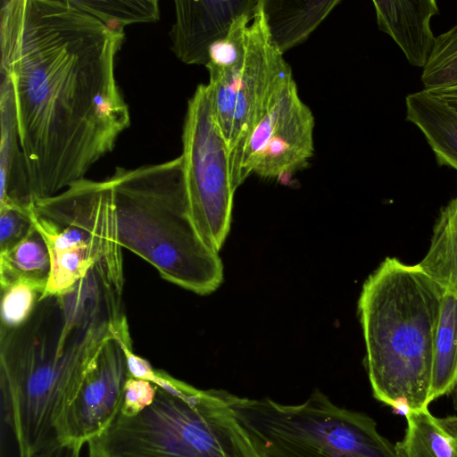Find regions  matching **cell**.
<instances>
[{"instance_id": "8", "label": "cell", "mask_w": 457, "mask_h": 457, "mask_svg": "<svg viewBox=\"0 0 457 457\" xmlns=\"http://www.w3.org/2000/svg\"><path fill=\"white\" fill-rule=\"evenodd\" d=\"M183 172L194 224L215 252L230 228L234 186L228 143L216 120L208 84L188 100L183 133Z\"/></svg>"}, {"instance_id": "17", "label": "cell", "mask_w": 457, "mask_h": 457, "mask_svg": "<svg viewBox=\"0 0 457 457\" xmlns=\"http://www.w3.org/2000/svg\"><path fill=\"white\" fill-rule=\"evenodd\" d=\"M339 0H263L274 45L284 54L305 41Z\"/></svg>"}, {"instance_id": "23", "label": "cell", "mask_w": 457, "mask_h": 457, "mask_svg": "<svg viewBox=\"0 0 457 457\" xmlns=\"http://www.w3.org/2000/svg\"><path fill=\"white\" fill-rule=\"evenodd\" d=\"M421 82L428 92L457 86V24L436 37Z\"/></svg>"}, {"instance_id": "15", "label": "cell", "mask_w": 457, "mask_h": 457, "mask_svg": "<svg viewBox=\"0 0 457 457\" xmlns=\"http://www.w3.org/2000/svg\"><path fill=\"white\" fill-rule=\"evenodd\" d=\"M0 206L15 204L29 206L28 176L20 145L12 86L1 75L0 84Z\"/></svg>"}, {"instance_id": "3", "label": "cell", "mask_w": 457, "mask_h": 457, "mask_svg": "<svg viewBox=\"0 0 457 457\" xmlns=\"http://www.w3.org/2000/svg\"><path fill=\"white\" fill-rule=\"evenodd\" d=\"M445 290L420 267L386 257L358 302L372 395L396 413L428 408Z\"/></svg>"}, {"instance_id": "14", "label": "cell", "mask_w": 457, "mask_h": 457, "mask_svg": "<svg viewBox=\"0 0 457 457\" xmlns=\"http://www.w3.org/2000/svg\"><path fill=\"white\" fill-rule=\"evenodd\" d=\"M379 29L389 35L409 63L424 68L435 46L430 21L439 13L435 0L373 1Z\"/></svg>"}, {"instance_id": "25", "label": "cell", "mask_w": 457, "mask_h": 457, "mask_svg": "<svg viewBox=\"0 0 457 457\" xmlns=\"http://www.w3.org/2000/svg\"><path fill=\"white\" fill-rule=\"evenodd\" d=\"M256 8L237 17L228 34L211 46L209 62L205 66L208 71H228L238 67L244 62L248 27Z\"/></svg>"}, {"instance_id": "9", "label": "cell", "mask_w": 457, "mask_h": 457, "mask_svg": "<svg viewBox=\"0 0 457 457\" xmlns=\"http://www.w3.org/2000/svg\"><path fill=\"white\" fill-rule=\"evenodd\" d=\"M314 117L293 76L274 96L246 144L242 178L279 179L303 169L313 154Z\"/></svg>"}, {"instance_id": "24", "label": "cell", "mask_w": 457, "mask_h": 457, "mask_svg": "<svg viewBox=\"0 0 457 457\" xmlns=\"http://www.w3.org/2000/svg\"><path fill=\"white\" fill-rule=\"evenodd\" d=\"M46 287L44 283L18 279L1 288V326L16 328L23 325L37 307Z\"/></svg>"}, {"instance_id": "13", "label": "cell", "mask_w": 457, "mask_h": 457, "mask_svg": "<svg viewBox=\"0 0 457 457\" xmlns=\"http://www.w3.org/2000/svg\"><path fill=\"white\" fill-rule=\"evenodd\" d=\"M29 215L50 256L49 277L41 299L70 293L96 270L97 257L90 238L78 228L62 226L37 215L33 208Z\"/></svg>"}, {"instance_id": "5", "label": "cell", "mask_w": 457, "mask_h": 457, "mask_svg": "<svg viewBox=\"0 0 457 457\" xmlns=\"http://www.w3.org/2000/svg\"><path fill=\"white\" fill-rule=\"evenodd\" d=\"M151 405L120 411L87 442V457H262L221 389H199L155 370Z\"/></svg>"}, {"instance_id": "26", "label": "cell", "mask_w": 457, "mask_h": 457, "mask_svg": "<svg viewBox=\"0 0 457 457\" xmlns=\"http://www.w3.org/2000/svg\"><path fill=\"white\" fill-rule=\"evenodd\" d=\"M30 205L9 204L0 206V253L10 250L32 228Z\"/></svg>"}, {"instance_id": "1", "label": "cell", "mask_w": 457, "mask_h": 457, "mask_svg": "<svg viewBox=\"0 0 457 457\" xmlns=\"http://www.w3.org/2000/svg\"><path fill=\"white\" fill-rule=\"evenodd\" d=\"M124 32L71 0H2L1 75L12 83L31 202L85 179L129 126L115 77Z\"/></svg>"}, {"instance_id": "7", "label": "cell", "mask_w": 457, "mask_h": 457, "mask_svg": "<svg viewBox=\"0 0 457 457\" xmlns=\"http://www.w3.org/2000/svg\"><path fill=\"white\" fill-rule=\"evenodd\" d=\"M292 76L271 39L263 0H259L248 27L244 62L228 71H209L212 108L228 143L236 188L244 181L242 164L250 136L278 90Z\"/></svg>"}, {"instance_id": "21", "label": "cell", "mask_w": 457, "mask_h": 457, "mask_svg": "<svg viewBox=\"0 0 457 457\" xmlns=\"http://www.w3.org/2000/svg\"><path fill=\"white\" fill-rule=\"evenodd\" d=\"M49 272L48 248L34 225L21 241L10 250L0 253L1 288L18 279L46 284Z\"/></svg>"}, {"instance_id": "19", "label": "cell", "mask_w": 457, "mask_h": 457, "mask_svg": "<svg viewBox=\"0 0 457 457\" xmlns=\"http://www.w3.org/2000/svg\"><path fill=\"white\" fill-rule=\"evenodd\" d=\"M418 265L457 298V195L440 210L428 250Z\"/></svg>"}, {"instance_id": "16", "label": "cell", "mask_w": 457, "mask_h": 457, "mask_svg": "<svg viewBox=\"0 0 457 457\" xmlns=\"http://www.w3.org/2000/svg\"><path fill=\"white\" fill-rule=\"evenodd\" d=\"M406 120L424 135L439 166L457 170V110L428 91L405 97Z\"/></svg>"}, {"instance_id": "20", "label": "cell", "mask_w": 457, "mask_h": 457, "mask_svg": "<svg viewBox=\"0 0 457 457\" xmlns=\"http://www.w3.org/2000/svg\"><path fill=\"white\" fill-rule=\"evenodd\" d=\"M457 381V298L445 292L433 351L431 401L451 394Z\"/></svg>"}, {"instance_id": "10", "label": "cell", "mask_w": 457, "mask_h": 457, "mask_svg": "<svg viewBox=\"0 0 457 457\" xmlns=\"http://www.w3.org/2000/svg\"><path fill=\"white\" fill-rule=\"evenodd\" d=\"M34 212L62 226L82 230L97 253L96 271L103 282L122 295L124 286L122 247L119 242L112 188L108 179H83L62 192L33 202Z\"/></svg>"}, {"instance_id": "11", "label": "cell", "mask_w": 457, "mask_h": 457, "mask_svg": "<svg viewBox=\"0 0 457 457\" xmlns=\"http://www.w3.org/2000/svg\"><path fill=\"white\" fill-rule=\"evenodd\" d=\"M129 378L126 357L115 336L104 345L59 427L60 445H84L102 433L122 404Z\"/></svg>"}, {"instance_id": "28", "label": "cell", "mask_w": 457, "mask_h": 457, "mask_svg": "<svg viewBox=\"0 0 457 457\" xmlns=\"http://www.w3.org/2000/svg\"><path fill=\"white\" fill-rule=\"evenodd\" d=\"M82 445L77 444H66L61 445L60 446L37 454L32 457H81Z\"/></svg>"}, {"instance_id": "29", "label": "cell", "mask_w": 457, "mask_h": 457, "mask_svg": "<svg viewBox=\"0 0 457 457\" xmlns=\"http://www.w3.org/2000/svg\"><path fill=\"white\" fill-rule=\"evenodd\" d=\"M451 394L453 395V403L454 409L457 410V381H456L454 388Z\"/></svg>"}, {"instance_id": "18", "label": "cell", "mask_w": 457, "mask_h": 457, "mask_svg": "<svg viewBox=\"0 0 457 457\" xmlns=\"http://www.w3.org/2000/svg\"><path fill=\"white\" fill-rule=\"evenodd\" d=\"M405 419L404 436L395 444L397 457H457V415L439 418L425 408Z\"/></svg>"}, {"instance_id": "2", "label": "cell", "mask_w": 457, "mask_h": 457, "mask_svg": "<svg viewBox=\"0 0 457 457\" xmlns=\"http://www.w3.org/2000/svg\"><path fill=\"white\" fill-rule=\"evenodd\" d=\"M126 319L121 297L92 270L70 293L41 299L21 327L1 326L2 403L20 457L61 445L68 408Z\"/></svg>"}, {"instance_id": "4", "label": "cell", "mask_w": 457, "mask_h": 457, "mask_svg": "<svg viewBox=\"0 0 457 457\" xmlns=\"http://www.w3.org/2000/svg\"><path fill=\"white\" fill-rule=\"evenodd\" d=\"M109 179L121 247L172 284L202 295L215 291L223 266L192 220L181 155L136 169L117 167Z\"/></svg>"}, {"instance_id": "22", "label": "cell", "mask_w": 457, "mask_h": 457, "mask_svg": "<svg viewBox=\"0 0 457 457\" xmlns=\"http://www.w3.org/2000/svg\"><path fill=\"white\" fill-rule=\"evenodd\" d=\"M79 9L95 16L110 29L124 32L127 25L154 22L159 19L156 0H71Z\"/></svg>"}, {"instance_id": "6", "label": "cell", "mask_w": 457, "mask_h": 457, "mask_svg": "<svg viewBox=\"0 0 457 457\" xmlns=\"http://www.w3.org/2000/svg\"><path fill=\"white\" fill-rule=\"evenodd\" d=\"M221 393L262 457H397L370 416L335 404L320 389L298 404Z\"/></svg>"}, {"instance_id": "12", "label": "cell", "mask_w": 457, "mask_h": 457, "mask_svg": "<svg viewBox=\"0 0 457 457\" xmlns=\"http://www.w3.org/2000/svg\"><path fill=\"white\" fill-rule=\"evenodd\" d=\"M258 1H176L171 50L187 64L206 66L211 46L228 34L237 17L254 10Z\"/></svg>"}, {"instance_id": "27", "label": "cell", "mask_w": 457, "mask_h": 457, "mask_svg": "<svg viewBox=\"0 0 457 457\" xmlns=\"http://www.w3.org/2000/svg\"><path fill=\"white\" fill-rule=\"evenodd\" d=\"M156 390L157 386L153 382L129 376L120 412L126 417L137 415L153 403Z\"/></svg>"}]
</instances>
